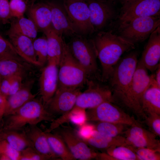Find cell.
I'll list each match as a JSON object with an SVG mask.
<instances>
[{
  "label": "cell",
  "mask_w": 160,
  "mask_h": 160,
  "mask_svg": "<svg viewBox=\"0 0 160 160\" xmlns=\"http://www.w3.org/2000/svg\"><path fill=\"white\" fill-rule=\"evenodd\" d=\"M91 39L102 68L101 78L108 81L115 65L125 52L135 48L112 30L96 32Z\"/></svg>",
  "instance_id": "1"
},
{
  "label": "cell",
  "mask_w": 160,
  "mask_h": 160,
  "mask_svg": "<svg viewBox=\"0 0 160 160\" xmlns=\"http://www.w3.org/2000/svg\"><path fill=\"white\" fill-rule=\"evenodd\" d=\"M153 79V74L149 75L147 69L138 60L129 88L117 104L132 113L139 120H145L147 115L142 109L141 98Z\"/></svg>",
  "instance_id": "2"
},
{
  "label": "cell",
  "mask_w": 160,
  "mask_h": 160,
  "mask_svg": "<svg viewBox=\"0 0 160 160\" xmlns=\"http://www.w3.org/2000/svg\"><path fill=\"white\" fill-rule=\"evenodd\" d=\"M133 50L121 58L108 81L114 103L117 104L126 92L136 69L139 53Z\"/></svg>",
  "instance_id": "3"
},
{
  "label": "cell",
  "mask_w": 160,
  "mask_h": 160,
  "mask_svg": "<svg viewBox=\"0 0 160 160\" xmlns=\"http://www.w3.org/2000/svg\"><path fill=\"white\" fill-rule=\"evenodd\" d=\"M8 116L5 129L20 131L28 125H37L42 121L52 122L56 117L47 110L40 98H36Z\"/></svg>",
  "instance_id": "4"
},
{
  "label": "cell",
  "mask_w": 160,
  "mask_h": 160,
  "mask_svg": "<svg viewBox=\"0 0 160 160\" xmlns=\"http://www.w3.org/2000/svg\"><path fill=\"white\" fill-rule=\"evenodd\" d=\"M58 87L78 88L87 80V73L71 54L64 39L58 65Z\"/></svg>",
  "instance_id": "5"
},
{
  "label": "cell",
  "mask_w": 160,
  "mask_h": 160,
  "mask_svg": "<svg viewBox=\"0 0 160 160\" xmlns=\"http://www.w3.org/2000/svg\"><path fill=\"white\" fill-rule=\"evenodd\" d=\"M160 26V17H142L118 23L117 34L135 45L148 38L151 34Z\"/></svg>",
  "instance_id": "6"
},
{
  "label": "cell",
  "mask_w": 160,
  "mask_h": 160,
  "mask_svg": "<svg viewBox=\"0 0 160 160\" xmlns=\"http://www.w3.org/2000/svg\"><path fill=\"white\" fill-rule=\"evenodd\" d=\"M76 34L72 37L69 49L75 59L85 70L88 76H97V55L92 39Z\"/></svg>",
  "instance_id": "7"
},
{
  "label": "cell",
  "mask_w": 160,
  "mask_h": 160,
  "mask_svg": "<svg viewBox=\"0 0 160 160\" xmlns=\"http://www.w3.org/2000/svg\"><path fill=\"white\" fill-rule=\"evenodd\" d=\"M89 7L92 25L95 32L103 31L112 26L118 19V11L115 0H88Z\"/></svg>",
  "instance_id": "8"
},
{
  "label": "cell",
  "mask_w": 160,
  "mask_h": 160,
  "mask_svg": "<svg viewBox=\"0 0 160 160\" xmlns=\"http://www.w3.org/2000/svg\"><path fill=\"white\" fill-rule=\"evenodd\" d=\"M63 5L77 34L85 36L95 33L86 1L63 0Z\"/></svg>",
  "instance_id": "9"
},
{
  "label": "cell",
  "mask_w": 160,
  "mask_h": 160,
  "mask_svg": "<svg viewBox=\"0 0 160 160\" xmlns=\"http://www.w3.org/2000/svg\"><path fill=\"white\" fill-rule=\"evenodd\" d=\"M51 132L60 136L76 159L99 160L100 153L96 152L89 147L78 132L69 125L62 124Z\"/></svg>",
  "instance_id": "10"
},
{
  "label": "cell",
  "mask_w": 160,
  "mask_h": 160,
  "mask_svg": "<svg viewBox=\"0 0 160 160\" xmlns=\"http://www.w3.org/2000/svg\"><path fill=\"white\" fill-rule=\"evenodd\" d=\"M86 115V121L107 122L129 126L137 121L115 103L108 101L87 109Z\"/></svg>",
  "instance_id": "11"
},
{
  "label": "cell",
  "mask_w": 160,
  "mask_h": 160,
  "mask_svg": "<svg viewBox=\"0 0 160 160\" xmlns=\"http://www.w3.org/2000/svg\"><path fill=\"white\" fill-rule=\"evenodd\" d=\"M121 5L118 23L139 17L160 16V0H131Z\"/></svg>",
  "instance_id": "12"
},
{
  "label": "cell",
  "mask_w": 160,
  "mask_h": 160,
  "mask_svg": "<svg viewBox=\"0 0 160 160\" xmlns=\"http://www.w3.org/2000/svg\"><path fill=\"white\" fill-rule=\"evenodd\" d=\"M88 88L78 96L75 106L85 109L96 107L108 101L113 103L112 92L109 87L92 80H88Z\"/></svg>",
  "instance_id": "13"
},
{
  "label": "cell",
  "mask_w": 160,
  "mask_h": 160,
  "mask_svg": "<svg viewBox=\"0 0 160 160\" xmlns=\"http://www.w3.org/2000/svg\"><path fill=\"white\" fill-rule=\"evenodd\" d=\"M81 92L80 88L58 87L55 94L45 106L47 110L56 116L70 111L74 107Z\"/></svg>",
  "instance_id": "14"
},
{
  "label": "cell",
  "mask_w": 160,
  "mask_h": 160,
  "mask_svg": "<svg viewBox=\"0 0 160 160\" xmlns=\"http://www.w3.org/2000/svg\"><path fill=\"white\" fill-rule=\"evenodd\" d=\"M129 127L123 134L127 146L160 150V142L157 136L143 127L137 121Z\"/></svg>",
  "instance_id": "15"
},
{
  "label": "cell",
  "mask_w": 160,
  "mask_h": 160,
  "mask_svg": "<svg viewBox=\"0 0 160 160\" xmlns=\"http://www.w3.org/2000/svg\"><path fill=\"white\" fill-rule=\"evenodd\" d=\"M58 66L47 63L41 71L39 79V94L44 105L55 94L58 86Z\"/></svg>",
  "instance_id": "16"
},
{
  "label": "cell",
  "mask_w": 160,
  "mask_h": 160,
  "mask_svg": "<svg viewBox=\"0 0 160 160\" xmlns=\"http://www.w3.org/2000/svg\"><path fill=\"white\" fill-rule=\"evenodd\" d=\"M139 60L148 71L154 72L160 65V26L150 35Z\"/></svg>",
  "instance_id": "17"
},
{
  "label": "cell",
  "mask_w": 160,
  "mask_h": 160,
  "mask_svg": "<svg viewBox=\"0 0 160 160\" xmlns=\"http://www.w3.org/2000/svg\"><path fill=\"white\" fill-rule=\"evenodd\" d=\"M49 7L52 28L59 35L72 37L77 34L63 5L53 1L46 2Z\"/></svg>",
  "instance_id": "18"
},
{
  "label": "cell",
  "mask_w": 160,
  "mask_h": 160,
  "mask_svg": "<svg viewBox=\"0 0 160 160\" xmlns=\"http://www.w3.org/2000/svg\"><path fill=\"white\" fill-rule=\"evenodd\" d=\"M9 41L18 55L25 62L34 66L41 67L38 62L33 48V40L26 36L7 31Z\"/></svg>",
  "instance_id": "19"
},
{
  "label": "cell",
  "mask_w": 160,
  "mask_h": 160,
  "mask_svg": "<svg viewBox=\"0 0 160 160\" xmlns=\"http://www.w3.org/2000/svg\"><path fill=\"white\" fill-rule=\"evenodd\" d=\"M24 83L22 87L6 99L4 113L8 116L14 113L28 101L35 98L38 94H33L31 89L34 80L31 79Z\"/></svg>",
  "instance_id": "20"
},
{
  "label": "cell",
  "mask_w": 160,
  "mask_h": 160,
  "mask_svg": "<svg viewBox=\"0 0 160 160\" xmlns=\"http://www.w3.org/2000/svg\"><path fill=\"white\" fill-rule=\"evenodd\" d=\"M31 141L33 148L39 153L50 156L54 160H60L52 151L44 131L37 125H28L22 130Z\"/></svg>",
  "instance_id": "21"
},
{
  "label": "cell",
  "mask_w": 160,
  "mask_h": 160,
  "mask_svg": "<svg viewBox=\"0 0 160 160\" xmlns=\"http://www.w3.org/2000/svg\"><path fill=\"white\" fill-rule=\"evenodd\" d=\"M28 18L33 21L39 31L44 32L52 27L51 12L46 2L31 4L28 10Z\"/></svg>",
  "instance_id": "22"
},
{
  "label": "cell",
  "mask_w": 160,
  "mask_h": 160,
  "mask_svg": "<svg viewBox=\"0 0 160 160\" xmlns=\"http://www.w3.org/2000/svg\"><path fill=\"white\" fill-rule=\"evenodd\" d=\"M81 138L89 146L100 150L106 151L113 146L127 145L124 136L121 135L111 137L102 134L94 129L89 137Z\"/></svg>",
  "instance_id": "23"
},
{
  "label": "cell",
  "mask_w": 160,
  "mask_h": 160,
  "mask_svg": "<svg viewBox=\"0 0 160 160\" xmlns=\"http://www.w3.org/2000/svg\"><path fill=\"white\" fill-rule=\"evenodd\" d=\"M141 106L146 115L150 113L160 115V87L156 83L154 78L142 96Z\"/></svg>",
  "instance_id": "24"
},
{
  "label": "cell",
  "mask_w": 160,
  "mask_h": 160,
  "mask_svg": "<svg viewBox=\"0 0 160 160\" xmlns=\"http://www.w3.org/2000/svg\"><path fill=\"white\" fill-rule=\"evenodd\" d=\"M43 33L47 41V62L54 63L58 66L62 54L63 37L58 34L52 27Z\"/></svg>",
  "instance_id": "25"
},
{
  "label": "cell",
  "mask_w": 160,
  "mask_h": 160,
  "mask_svg": "<svg viewBox=\"0 0 160 160\" xmlns=\"http://www.w3.org/2000/svg\"><path fill=\"white\" fill-rule=\"evenodd\" d=\"M29 64L12 59L0 60V79L17 76L24 79L30 71Z\"/></svg>",
  "instance_id": "26"
},
{
  "label": "cell",
  "mask_w": 160,
  "mask_h": 160,
  "mask_svg": "<svg viewBox=\"0 0 160 160\" xmlns=\"http://www.w3.org/2000/svg\"><path fill=\"white\" fill-rule=\"evenodd\" d=\"M8 31L19 33L27 36L33 40L36 38L39 31L33 21L23 16L15 18L10 23Z\"/></svg>",
  "instance_id": "27"
},
{
  "label": "cell",
  "mask_w": 160,
  "mask_h": 160,
  "mask_svg": "<svg viewBox=\"0 0 160 160\" xmlns=\"http://www.w3.org/2000/svg\"><path fill=\"white\" fill-rule=\"evenodd\" d=\"M44 132L52 151L59 158L63 160H76L60 135L52 132Z\"/></svg>",
  "instance_id": "28"
},
{
  "label": "cell",
  "mask_w": 160,
  "mask_h": 160,
  "mask_svg": "<svg viewBox=\"0 0 160 160\" xmlns=\"http://www.w3.org/2000/svg\"><path fill=\"white\" fill-rule=\"evenodd\" d=\"M6 130L7 131L2 135L3 138L17 151L21 152L28 147L33 148L31 141L23 130Z\"/></svg>",
  "instance_id": "29"
},
{
  "label": "cell",
  "mask_w": 160,
  "mask_h": 160,
  "mask_svg": "<svg viewBox=\"0 0 160 160\" xmlns=\"http://www.w3.org/2000/svg\"><path fill=\"white\" fill-rule=\"evenodd\" d=\"M129 126L124 124L98 121L94 126V129L107 136L115 137L121 135Z\"/></svg>",
  "instance_id": "30"
},
{
  "label": "cell",
  "mask_w": 160,
  "mask_h": 160,
  "mask_svg": "<svg viewBox=\"0 0 160 160\" xmlns=\"http://www.w3.org/2000/svg\"><path fill=\"white\" fill-rule=\"evenodd\" d=\"M106 153L114 160H140L132 147L127 145L113 146L106 150Z\"/></svg>",
  "instance_id": "31"
},
{
  "label": "cell",
  "mask_w": 160,
  "mask_h": 160,
  "mask_svg": "<svg viewBox=\"0 0 160 160\" xmlns=\"http://www.w3.org/2000/svg\"><path fill=\"white\" fill-rule=\"evenodd\" d=\"M14 60L28 63L17 54L15 49L9 41L0 37V60Z\"/></svg>",
  "instance_id": "32"
},
{
  "label": "cell",
  "mask_w": 160,
  "mask_h": 160,
  "mask_svg": "<svg viewBox=\"0 0 160 160\" xmlns=\"http://www.w3.org/2000/svg\"><path fill=\"white\" fill-rule=\"evenodd\" d=\"M33 48L37 61L41 66L47 62L48 48L46 37L36 38L33 41Z\"/></svg>",
  "instance_id": "33"
},
{
  "label": "cell",
  "mask_w": 160,
  "mask_h": 160,
  "mask_svg": "<svg viewBox=\"0 0 160 160\" xmlns=\"http://www.w3.org/2000/svg\"><path fill=\"white\" fill-rule=\"evenodd\" d=\"M132 147L140 160H160V150L145 147Z\"/></svg>",
  "instance_id": "34"
},
{
  "label": "cell",
  "mask_w": 160,
  "mask_h": 160,
  "mask_svg": "<svg viewBox=\"0 0 160 160\" xmlns=\"http://www.w3.org/2000/svg\"><path fill=\"white\" fill-rule=\"evenodd\" d=\"M20 160H51L52 157L43 154L33 148H27L20 152Z\"/></svg>",
  "instance_id": "35"
},
{
  "label": "cell",
  "mask_w": 160,
  "mask_h": 160,
  "mask_svg": "<svg viewBox=\"0 0 160 160\" xmlns=\"http://www.w3.org/2000/svg\"><path fill=\"white\" fill-rule=\"evenodd\" d=\"M9 6L12 18H17L24 16L27 9L25 0H10Z\"/></svg>",
  "instance_id": "36"
},
{
  "label": "cell",
  "mask_w": 160,
  "mask_h": 160,
  "mask_svg": "<svg viewBox=\"0 0 160 160\" xmlns=\"http://www.w3.org/2000/svg\"><path fill=\"white\" fill-rule=\"evenodd\" d=\"M20 152L12 146L6 140L0 141V155L8 157L10 160H20Z\"/></svg>",
  "instance_id": "37"
},
{
  "label": "cell",
  "mask_w": 160,
  "mask_h": 160,
  "mask_svg": "<svg viewBox=\"0 0 160 160\" xmlns=\"http://www.w3.org/2000/svg\"><path fill=\"white\" fill-rule=\"evenodd\" d=\"M144 121L150 131L157 136H160V115L150 113L147 115Z\"/></svg>",
  "instance_id": "38"
},
{
  "label": "cell",
  "mask_w": 160,
  "mask_h": 160,
  "mask_svg": "<svg viewBox=\"0 0 160 160\" xmlns=\"http://www.w3.org/2000/svg\"><path fill=\"white\" fill-rule=\"evenodd\" d=\"M12 18L9 0H0V21L6 24L9 23Z\"/></svg>",
  "instance_id": "39"
},
{
  "label": "cell",
  "mask_w": 160,
  "mask_h": 160,
  "mask_svg": "<svg viewBox=\"0 0 160 160\" xmlns=\"http://www.w3.org/2000/svg\"><path fill=\"white\" fill-rule=\"evenodd\" d=\"M13 76L3 78L0 81V94L3 97H7L11 84L16 76Z\"/></svg>",
  "instance_id": "40"
},
{
  "label": "cell",
  "mask_w": 160,
  "mask_h": 160,
  "mask_svg": "<svg viewBox=\"0 0 160 160\" xmlns=\"http://www.w3.org/2000/svg\"><path fill=\"white\" fill-rule=\"evenodd\" d=\"M24 79L20 76H16L11 84L8 97L15 93L22 87L24 83L23 82Z\"/></svg>",
  "instance_id": "41"
},
{
  "label": "cell",
  "mask_w": 160,
  "mask_h": 160,
  "mask_svg": "<svg viewBox=\"0 0 160 160\" xmlns=\"http://www.w3.org/2000/svg\"><path fill=\"white\" fill-rule=\"evenodd\" d=\"M78 133L82 138H86L90 136L94 130V126L84 124L81 126Z\"/></svg>",
  "instance_id": "42"
},
{
  "label": "cell",
  "mask_w": 160,
  "mask_h": 160,
  "mask_svg": "<svg viewBox=\"0 0 160 160\" xmlns=\"http://www.w3.org/2000/svg\"><path fill=\"white\" fill-rule=\"evenodd\" d=\"M153 74L154 79L158 85L160 87V65L158 67Z\"/></svg>",
  "instance_id": "43"
},
{
  "label": "cell",
  "mask_w": 160,
  "mask_h": 160,
  "mask_svg": "<svg viewBox=\"0 0 160 160\" xmlns=\"http://www.w3.org/2000/svg\"><path fill=\"white\" fill-rule=\"evenodd\" d=\"M117 2V1L119 2L121 4L131 0H115Z\"/></svg>",
  "instance_id": "44"
},
{
  "label": "cell",
  "mask_w": 160,
  "mask_h": 160,
  "mask_svg": "<svg viewBox=\"0 0 160 160\" xmlns=\"http://www.w3.org/2000/svg\"><path fill=\"white\" fill-rule=\"evenodd\" d=\"M36 0H32V3L31 4L34 3V2H35Z\"/></svg>",
  "instance_id": "45"
},
{
  "label": "cell",
  "mask_w": 160,
  "mask_h": 160,
  "mask_svg": "<svg viewBox=\"0 0 160 160\" xmlns=\"http://www.w3.org/2000/svg\"><path fill=\"white\" fill-rule=\"evenodd\" d=\"M2 37L0 34V37Z\"/></svg>",
  "instance_id": "46"
},
{
  "label": "cell",
  "mask_w": 160,
  "mask_h": 160,
  "mask_svg": "<svg viewBox=\"0 0 160 160\" xmlns=\"http://www.w3.org/2000/svg\"><path fill=\"white\" fill-rule=\"evenodd\" d=\"M84 0V1H87V0Z\"/></svg>",
  "instance_id": "47"
},
{
  "label": "cell",
  "mask_w": 160,
  "mask_h": 160,
  "mask_svg": "<svg viewBox=\"0 0 160 160\" xmlns=\"http://www.w3.org/2000/svg\"><path fill=\"white\" fill-rule=\"evenodd\" d=\"M1 80L0 79V81Z\"/></svg>",
  "instance_id": "48"
}]
</instances>
